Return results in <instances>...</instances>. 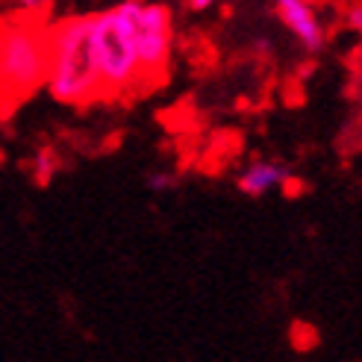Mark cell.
I'll list each match as a JSON object with an SVG mask.
<instances>
[{"instance_id": "6da1fadb", "label": "cell", "mask_w": 362, "mask_h": 362, "mask_svg": "<svg viewBox=\"0 0 362 362\" xmlns=\"http://www.w3.org/2000/svg\"><path fill=\"white\" fill-rule=\"evenodd\" d=\"M47 95L62 106L100 100V77L88 45V15L65 18L47 30Z\"/></svg>"}, {"instance_id": "7a4b0ae2", "label": "cell", "mask_w": 362, "mask_h": 362, "mask_svg": "<svg viewBox=\"0 0 362 362\" xmlns=\"http://www.w3.org/2000/svg\"><path fill=\"white\" fill-rule=\"evenodd\" d=\"M88 45L100 77V98H121L124 92L144 88L130 33L115 6L88 15Z\"/></svg>"}, {"instance_id": "3957f363", "label": "cell", "mask_w": 362, "mask_h": 362, "mask_svg": "<svg viewBox=\"0 0 362 362\" xmlns=\"http://www.w3.org/2000/svg\"><path fill=\"white\" fill-rule=\"evenodd\" d=\"M47 77V33L30 24L0 27V103H18Z\"/></svg>"}, {"instance_id": "277c9868", "label": "cell", "mask_w": 362, "mask_h": 362, "mask_svg": "<svg viewBox=\"0 0 362 362\" xmlns=\"http://www.w3.org/2000/svg\"><path fill=\"white\" fill-rule=\"evenodd\" d=\"M115 9L124 18L127 33H130L144 83L159 80L171 62L174 12L165 4H141V0H124Z\"/></svg>"}, {"instance_id": "5b68a950", "label": "cell", "mask_w": 362, "mask_h": 362, "mask_svg": "<svg viewBox=\"0 0 362 362\" xmlns=\"http://www.w3.org/2000/svg\"><path fill=\"white\" fill-rule=\"evenodd\" d=\"M274 15L280 18V24L292 33V39L310 53V57H318V53L327 50L330 35L313 4H306V0H277Z\"/></svg>"}, {"instance_id": "8992f818", "label": "cell", "mask_w": 362, "mask_h": 362, "mask_svg": "<svg viewBox=\"0 0 362 362\" xmlns=\"http://www.w3.org/2000/svg\"><path fill=\"white\" fill-rule=\"evenodd\" d=\"M288 180H292V171L283 162H274V159H253L250 165H245L236 177V189L257 201V197H265L268 192L274 189H283Z\"/></svg>"}, {"instance_id": "52a82bcc", "label": "cell", "mask_w": 362, "mask_h": 362, "mask_svg": "<svg viewBox=\"0 0 362 362\" xmlns=\"http://www.w3.org/2000/svg\"><path fill=\"white\" fill-rule=\"evenodd\" d=\"M30 171H33L35 183L47 186L53 180V174L59 171V153L53 148H39V151H35V156H33V162H30Z\"/></svg>"}, {"instance_id": "ba28073f", "label": "cell", "mask_w": 362, "mask_h": 362, "mask_svg": "<svg viewBox=\"0 0 362 362\" xmlns=\"http://www.w3.org/2000/svg\"><path fill=\"white\" fill-rule=\"evenodd\" d=\"M288 339H292V348H295V351H300V354L318 348V330H315V327H310V324H303V321H298V324H295L292 333H288Z\"/></svg>"}, {"instance_id": "9c48e42d", "label": "cell", "mask_w": 362, "mask_h": 362, "mask_svg": "<svg viewBox=\"0 0 362 362\" xmlns=\"http://www.w3.org/2000/svg\"><path fill=\"white\" fill-rule=\"evenodd\" d=\"M174 186H177V177L171 171H153V174H148V189L153 194H162V192H168Z\"/></svg>"}, {"instance_id": "30bf717a", "label": "cell", "mask_w": 362, "mask_h": 362, "mask_svg": "<svg viewBox=\"0 0 362 362\" xmlns=\"http://www.w3.org/2000/svg\"><path fill=\"white\" fill-rule=\"evenodd\" d=\"M345 24H348V30H351V33H359V30H362V4H356V6H348Z\"/></svg>"}, {"instance_id": "8fae6325", "label": "cell", "mask_w": 362, "mask_h": 362, "mask_svg": "<svg viewBox=\"0 0 362 362\" xmlns=\"http://www.w3.org/2000/svg\"><path fill=\"white\" fill-rule=\"evenodd\" d=\"M186 9L189 12H206V9H212V0H189Z\"/></svg>"}]
</instances>
